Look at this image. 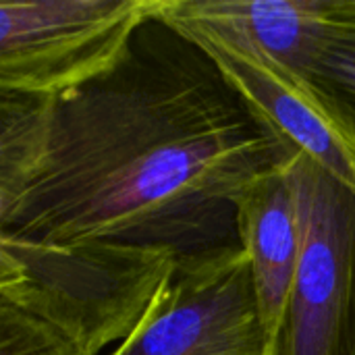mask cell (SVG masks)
<instances>
[{"label": "cell", "instance_id": "cell-1", "mask_svg": "<svg viewBox=\"0 0 355 355\" xmlns=\"http://www.w3.org/2000/svg\"><path fill=\"white\" fill-rule=\"evenodd\" d=\"M293 156L210 56L154 15L112 71L52 98L35 164L0 202V235L212 258L241 248L239 198Z\"/></svg>", "mask_w": 355, "mask_h": 355}, {"label": "cell", "instance_id": "cell-2", "mask_svg": "<svg viewBox=\"0 0 355 355\" xmlns=\"http://www.w3.org/2000/svg\"><path fill=\"white\" fill-rule=\"evenodd\" d=\"M177 270L160 250L46 243L0 235V306L110 354L146 318Z\"/></svg>", "mask_w": 355, "mask_h": 355}, {"label": "cell", "instance_id": "cell-3", "mask_svg": "<svg viewBox=\"0 0 355 355\" xmlns=\"http://www.w3.org/2000/svg\"><path fill=\"white\" fill-rule=\"evenodd\" d=\"M158 0H0V92L58 98L112 71Z\"/></svg>", "mask_w": 355, "mask_h": 355}, {"label": "cell", "instance_id": "cell-4", "mask_svg": "<svg viewBox=\"0 0 355 355\" xmlns=\"http://www.w3.org/2000/svg\"><path fill=\"white\" fill-rule=\"evenodd\" d=\"M289 175L302 248L279 355H355V193L300 152Z\"/></svg>", "mask_w": 355, "mask_h": 355}, {"label": "cell", "instance_id": "cell-5", "mask_svg": "<svg viewBox=\"0 0 355 355\" xmlns=\"http://www.w3.org/2000/svg\"><path fill=\"white\" fill-rule=\"evenodd\" d=\"M106 355H277L245 250L177 264L139 327Z\"/></svg>", "mask_w": 355, "mask_h": 355}, {"label": "cell", "instance_id": "cell-6", "mask_svg": "<svg viewBox=\"0 0 355 355\" xmlns=\"http://www.w3.org/2000/svg\"><path fill=\"white\" fill-rule=\"evenodd\" d=\"M156 17L200 46L264 125L355 193L354 141L308 75L229 29L175 12L166 0H158Z\"/></svg>", "mask_w": 355, "mask_h": 355}, {"label": "cell", "instance_id": "cell-7", "mask_svg": "<svg viewBox=\"0 0 355 355\" xmlns=\"http://www.w3.org/2000/svg\"><path fill=\"white\" fill-rule=\"evenodd\" d=\"M237 229L241 248L250 258L260 320L268 343L279 355L302 248L289 164L258 179L239 198Z\"/></svg>", "mask_w": 355, "mask_h": 355}, {"label": "cell", "instance_id": "cell-8", "mask_svg": "<svg viewBox=\"0 0 355 355\" xmlns=\"http://www.w3.org/2000/svg\"><path fill=\"white\" fill-rule=\"evenodd\" d=\"M175 12L229 29L308 75L331 0H166Z\"/></svg>", "mask_w": 355, "mask_h": 355}, {"label": "cell", "instance_id": "cell-9", "mask_svg": "<svg viewBox=\"0 0 355 355\" xmlns=\"http://www.w3.org/2000/svg\"><path fill=\"white\" fill-rule=\"evenodd\" d=\"M308 77L324 94L355 146V0H331Z\"/></svg>", "mask_w": 355, "mask_h": 355}, {"label": "cell", "instance_id": "cell-10", "mask_svg": "<svg viewBox=\"0 0 355 355\" xmlns=\"http://www.w3.org/2000/svg\"><path fill=\"white\" fill-rule=\"evenodd\" d=\"M0 355H94L71 335L0 306Z\"/></svg>", "mask_w": 355, "mask_h": 355}]
</instances>
